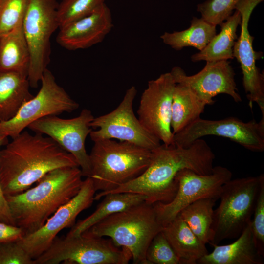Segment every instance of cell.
Instances as JSON below:
<instances>
[{"mask_svg": "<svg viewBox=\"0 0 264 264\" xmlns=\"http://www.w3.org/2000/svg\"><path fill=\"white\" fill-rule=\"evenodd\" d=\"M215 158L211 148L201 138L187 147L163 143L152 150L150 162L140 176L107 194L137 193L145 196L150 203H168L176 193L175 177L178 172L188 169L200 175L210 174Z\"/></svg>", "mask_w": 264, "mask_h": 264, "instance_id": "obj_1", "label": "cell"}, {"mask_svg": "<svg viewBox=\"0 0 264 264\" xmlns=\"http://www.w3.org/2000/svg\"><path fill=\"white\" fill-rule=\"evenodd\" d=\"M64 167H79L74 157L52 139L24 130L0 150L1 189L4 195L22 193L48 172Z\"/></svg>", "mask_w": 264, "mask_h": 264, "instance_id": "obj_2", "label": "cell"}, {"mask_svg": "<svg viewBox=\"0 0 264 264\" xmlns=\"http://www.w3.org/2000/svg\"><path fill=\"white\" fill-rule=\"evenodd\" d=\"M82 176L79 167H61L47 173L33 188L16 195H5L16 226L21 228L25 235L40 229L78 194L83 182Z\"/></svg>", "mask_w": 264, "mask_h": 264, "instance_id": "obj_3", "label": "cell"}, {"mask_svg": "<svg viewBox=\"0 0 264 264\" xmlns=\"http://www.w3.org/2000/svg\"><path fill=\"white\" fill-rule=\"evenodd\" d=\"M89 177L96 191L94 200L140 176L148 166L152 150L125 142L104 139L94 142L89 154Z\"/></svg>", "mask_w": 264, "mask_h": 264, "instance_id": "obj_4", "label": "cell"}, {"mask_svg": "<svg viewBox=\"0 0 264 264\" xmlns=\"http://www.w3.org/2000/svg\"><path fill=\"white\" fill-rule=\"evenodd\" d=\"M163 227L154 204L144 201L107 217L86 231L108 237L117 246L127 248L133 264H148L147 248Z\"/></svg>", "mask_w": 264, "mask_h": 264, "instance_id": "obj_5", "label": "cell"}, {"mask_svg": "<svg viewBox=\"0 0 264 264\" xmlns=\"http://www.w3.org/2000/svg\"><path fill=\"white\" fill-rule=\"evenodd\" d=\"M264 174L230 179L223 186L220 204L214 210V237L209 244L237 238L250 223Z\"/></svg>", "mask_w": 264, "mask_h": 264, "instance_id": "obj_6", "label": "cell"}, {"mask_svg": "<svg viewBox=\"0 0 264 264\" xmlns=\"http://www.w3.org/2000/svg\"><path fill=\"white\" fill-rule=\"evenodd\" d=\"M104 237L87 231L77 236H56L49 247L34 259L35 264H127L132 260L127 248Z\"/></svg>", "mask_w": 264, "mask_h": 264, "instance_id": "obj_7", "label": "cell"}, {"mask_svg": "<svg viewBox=\"0 0 264 264\" xmlns=\"http://www.w3.org/2000/svg\"><path fill=\"white\" fill-rule=\"evenodd\" d=\"M56 0H29L22 28L30 53L28 79L36 88L50 61V38L59 28Z\"/></svg>", "mask_w": 264, "mask_h": 264, "instance_id": "obj_8", "label": "cell"}, {"mask_svg": "<svg viewBox=\"0 0 264 264\" xmlns=\"http://www.w3.org/2000/svg\"><path fill=\"white\" fill-rule=\"evenodd\" d=\"M40 81L41 87L37 95L24 103L13 118L0 121V136L12 139L41 118L70 113L78 109L79 104L58 84L47 68Z\"/></svg>", "mask_w": 264, "mask_h": 264, "instance_id": "obj_9", "label": "cell"}, {"mask_svg": "<svg viewBox=\"0 0 264 264\" xmlns=\"http://www.w3.org/2000/svg\"><path fill=\"white\" fill-rule=\"evenodd\" d=\"M134 86L128 89L124 97L113 110L97 117L90 124L89 136L93 142L116 139L152 150L161 145L160 140L148 131L133 111V103L137 94Z\"/></svg>", "mask_w": 264, "mask_h": 264, "instance_id": "obj_10", "label": "cell"}, {"mask_svg": "<svg viewBox=\"0 0 264 264\" xmlns=\"http://www.w3.org/2000/svg\"><path fill=\"white\" fill-rule=\"evenodd\" d=\"M232 176L231 171L221 166L214 167L208 175H200L188 169L180 170L175 177L178 189L174 198L168 203L153 204L159 221L165 226L185 207L200 198L219 199L223 185Z\"/></svg>", "mask_w": 264, "mask_h": 264, "instance_id": "obj_11", "label": "cell"}, {"mask_svg": "<svg viewBox=\"0 0 264 264\" xmlns=\"http://www.w3.org/2000/svg\"><path fill=\"white\" fill-rule=\"evenodd\" d=\"M208 135L227 138L245 148L256 152L264 151V116L257 122H247L233 117L220 120L200 117L174 134V143L183 147L195 140Z\"/></svg>", "mask_w": 264, "mask_h": 264, "instance_id": "obj_12", "label": "cell"}, {"mask_svg": "<svg viewBox=\"0 0 264 264\" xmlns=\"http://www.w3.org/2000/svg\"><path fill=\"white\" fill-rule=\"evenodd\" d=\"M94 118L89 110L83 109L77 117L64 119L58 115H49L35 121L27 128L36 133L51 138L71 154L76 160L83 176L88 177L90 163L85 142L93 130L90 124Z\"/></svg>", "mask_w": 264, "mask_h": 264, "instance_id": "obj_13", "label": "cell"}, {"mask_svg": "<svg viewBox=\"0 0 264 264\" xmlns=\"http://www.w3.org/2000/svg\"><path fill=\"white\" fill-rule=\"evenodd\" d=\"M176 83L170 72L148 82L141 96L138 118L144 127L163 143H174L171 127L172 97Z\"/></svg>", "mask_w": 264, "mask_h": 264, "instance_id": "obj_14", "label": "cell"}, {"mask_svg": "<svg viewBox=\"0 0 264 264\" xmlns=\"http://www.w3.org/2000/svg\"><path fill=\"white\" fill-rule=\"evenodd\" d=\"M95 192L92 179L87 177L78 194L60 207L42 227L18 241L20 244L32 259L39 257L49 247L62 230L73 226L78 215L92 204Z\"/></svg>", "mask_w": 264, "mask_h": 264, "instance_id": "obj_15", "label": "cell"}, {"mask_svg": "<svg viewBox=\"0 0 264 264\" xmlns=\"http://www.w3.org/2000/svg\"><path fill=\"white\" fill-rule=\"evenodd\" d=\"M263 0H241L237 4L235 10L241 16V33L233 48V57L241 65L242 84L249 104L251 107L253 102L257 103L262 116H264V77L256 66L258 53L253 50L254 38L249 32L248 22L253 10Z\"/></svg>", "mask_w": 264, "mask_h": 264, "instance_id": "obj_16", "label": "cell"}, {"mask_svg": "<svg viewBox=\"0 0 264 264\" xmlns=\"http://www.w3.org/2000/svg\"><path fill=\"white\" fill-rule=\"evenodd\" d=\"M176 84L188 87L207 105H212L213 98L219 94L231 96L234 101H242L235 80V73L228 60L206 61L204 68L193 75H187L180 67L170 71Z\"/></svg>", "mask_w": 264, "mask_h": 264, "instance_id": "obj_17", "label": "cell"}, {"mask_svg": "<svg viewBox=\"0 0 264 264\" xmlns=\"http://www.w3.org/2000/svg\"><path fill=\"white\" fill-rule=\"evenodd\" d=\"M113 26L110 10L104 3L88 15L59 28L56 42L69 50L87 49L102 42Z\"/></svg>", "mask_w": 264, "mask_h": 264, "instance_id": "obj_18", "label": "cell"}, {"mask_svg": "<svg viewBox=\"0 0 264 264\" xmlns=\"http://www.w3.org/2000/svg\"><path fill=\"white\" fill-rule=\"evenodd\" d=\"M214 249L200 259L199 264H263L264 257L259 253L250 223L237 240L229 244H211Z\"/></svg>", "mask_w": 264, "mask_h": 264, "instance_id": "obj_19", "label": "cell"}, {"mask_svg": "<svg viewBox=\"0 0 264 264\" xmlns=\"http://www.w3.org/2000/svg\"><path fill=\"white\" fill-rule=\"evenodd\" d=\"M164 234L181 264H197L208 253L206 244L194 233L178 214L163 226Z\"/></svg>", "mask_w": 264, "mask_h": 264, "instance_id": "obj_20", "label": "cell"}, {"mask_svg": "<svg viewBox=\"0 0 264 264\" xmlns=\"http://www.w3.org/2000/svg\"><path fill=\"white\" fill-rule=\"evenodd\" d=\"M27 75L13 71L0 70V121L13 118L33 96Z\"/></svg>", "mask_w": 264, "mask_h": 264, "instance_id": "obj_21", "label": "cell"}, {"mask_svg": "<svg viewBox=\"0 0 264 264\" xmlns=\"http://www.w3.org/2000/svg\"><path fill=\"white\" fill-rule=\"evenodd\" d=\"M30 53L22 22L0 37V70L13 71L28 76Z\"/></svg>", "mask_w": 264, "mask_h": 264, "instance_id": "obj_22", "label": "cell"}, {"mask_svg": "<svg viewBox=\"0 0 264 264\" xmlns=\"http://www.w3.org/2000/svg\"><path fill=\"white\" fill-rule=\"evenodd\" d=\"M104 197L94 212L75 223L66 236L80 235L107 217L142 203L146 199L141 194L130 192L109 193Z\"/></svg>", "mask_w": 264, "mask_h": 264, "instance_id": "obj_23", "label": "cell"}, {"mask_svg": "<svg viewBox=\"0 0 264 264\" xmlns=\"http://www.w3.org/2000/svg\"><path fill=\"white\" fill-rule=\"evenodd\" d=\"M241 22V14L236 10L220 25V32L214 36L204 48L191 56L192 61H217L233 59V48L238 38L237 29Z\"/></svg>", "mask_w": 264, "mask_h": 264, "instance_id": "obj_24", "label": "cell"}, {"mask_svg": "<svg viewBox=\"0 0 264 264\" xmlns=\"http://www.w3.org/2000/svg\"><path fill=\"white\" fill-rule=\"evenodd\" d=\"M206 105L188 87L176 84L171 108V127L173 134L200 117Z\"/></svg>", "mask_w": 264, "mask_h": 264, "instance_id": "obj_25", "label": "cell"}, {"mask_svg": "<svg viewBox=\"0 0 264 264\" xmlns=\"http://www.w3.org/2000/svg\"><path fill=\"white\" fill-rule=\"evenodd\" d=\"M216 34V26L202 18L193 17L190 27L183 31L165 32L160 36L163 42L176 50L191 46L201 51Z\"/></svg>", "mask_w": 264, "mask_h": 264, "instance_id": "obj_26", "label": "cell"}, {"mask_svg": "<svg viewBox=\"0 0 264 264\" xmlns=\"http://www.w3.org/2000/svg\"><path fill=\"white\" fill-rule=\"evenodd\" d=\"M216 198L198 199L183 209L180 216L194 233L205 244L213 241L214 209Z\"/></svg>", "mask_w": 264, "mask_h": 264, "instance_id": "obj_27", "label": "cell"}, {"mask_svg": "<svg viewBox=\"0 0 264 264\" xmlns=\"http://www.w3.org/2000/svg\"><path fill=\"white\" fill-rule=\"evenodd\" d=\"M105 0H61L57 9L59 29L88 15Z\"/></svg>", "mask_w": 264, "mask_h": 264, "instance_id": "obj_28", "label": "cell"}, {"mask_svg": "<svg viewBox=\"0 0 264 264\" xmlns=\"http://www.w3.org/2000/svg\"><path fill=\"white\" fill-rule=\"evenodd\" d=\"M29 0H0V37L22 22Z\"/></svg>", "mask_w": 264, "mask_h": 264, "instance_id": "obj_29", "label": "cell"}, {"mask_svg": "<svg viewBox=\"0 0 264 264\" xmlns=\"http://www.w3.org/2000/svg\"><path fill=\"white\" fill-rule=\"evenodd\" d=\"M241 0H207L197 5V10L207 22L220 25L232 14Z\"/></svg>", "mask_w": 264, "mask_h": 264, "instance_id": "obj_30", "label": "cell"}, {"mask_svg": "<svg viewBox=\"0 0 264 264\" xmlns=\"http://www.w3.org/2000/svg\"><path fill=\"white\" fill-rule=\"evenodd\" d=\"M146 258L148 264H181L179 258L162 231L150 243Z\"/></svg>", "mask_w": 264, "mask_h": 264, "instance_id": "obj_31", "label": "cell"}, {"mask_svg": "<svg viewBox=\"0 0 264 264\" xmlns=\"http://www.w3.org/2000/svg\"><path fill=\"white\" fill-rule=\"evenodd\" d=\"M253 215L250 222L252 232L257 249L264 257V178L261 183Z\"/></svg>", "mask_w": 264, "mask_h": 264, "instance_id": "obj_32", "label": "cell"}, {"mask_svg": "<svg viewBox=\"0 0 264 264\" xmlns=\"http://www.w3.org/2000/svg\"><path fill=\"white\" fill-rule=\"evenodd\" d=\"M0 264H35L18 241L0 242Z\"/></svg>", "mask_w": 264, "mask_h": 264, "instance_id": "obj_33", "label": "cell"}, {"mask_svg": "<svg viewBox=\"0 0 264 264\" xmlns=\"http://www.w3.org/2000/svg\"><path fill=\"white\" fill-rule=\"evenodd\" d=\"M24 235L21 228L0 222V242L19 241Z\"/></svg>", "mask_w": 264, "mask_h": 264, "instance_id": "obj_34", "label": "cell"}, {"mask_svg": "<svg viewBox=\"0 0 264 264\" xmlns=\"http://www.w3.org/2000/svg\"><path fill=\"white\" fill-rule=\"evenodd\" d=\"M8 137L0 136V148L8 143ZM0 222L15 225L14 220L0 184Z\"/></svg>", "mask_w": 264, "mask_h": 264, "instance_id": "obj_35", "label": "cell"}, {"mask_svg": "<svg viewBox=\"0 0 264 264\" xmlns=\"http://www.w3.org/2000/svg\"></svg>", "mask_w": 264, "mask_h": 264, "instance_id": "obj_36", "label": "cell"}]
</instances>
